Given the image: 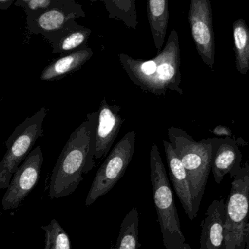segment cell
<instances>
[{"label":"cell","mask_w":249,"mask_h":249,"mask_svg":"<svg viewBox=\"0 0 249 249\" xmlns=\"http://www.w3.org/2000/svg\"><path fill=\"white\" fill-rule=\"evenodd\" d=\"M98 112H91L70 135L53 168L48 196L61 198L73 194L95 166Z\"/></svg>","instance_id":"1"},{"label":"cell","mask_w":249,"mask_h":249,"mask_svg":"<svg viewBox=\"0 0 249 249\" xmlns=\"http://www.w3.org/2000/svg\"><path fill=\"white\" fill-rule=\"evenodd\" d=\"M129 78L143 91L155 96H165L168 91L183 95L181 84V50L179 37L171 31L165 48L150 60L135 59L127 54L118 55Z\"/></svg>","instance_id":"2"},{"label":"cell","mask_w":249,"mask_h":249,"mask_svg":"<svg viewBox=\"0 0 249 249\" xmlns=\"http://www.w3.org/2000/svg\"><path fill=\"white\" fill-rule=\"evenodd\" d=\"M168 135L187 172L197 216L212 168L213 146L211 138L197 142L186 130L175 127L168 128Z\"/></svg>","instance_id":"3"},{"label":"cell","mask_w":249,"mask_h":249,"mask_svg":"<svg viewBox=\"0 0 249 249\" xmlns=\"http://www.w3.org/2000/svg\"><path fill=\"white\" fill-rule=\"evenodd\" d=\"M231 191L226 203L223 249H246L249 222V165L230 174Z\"/></svg>","instance_id":"4"},{"label":"cell","mask_w":249,"mask_h":249,"mask_svg":"<svg viewBox=\"0 0 249 249\" xmlns=\"http://www.w3.org/2000/svg\"><path fill=\"white\" fill-rule=\"evenodd\" d=\"M45 107L26 118L19 124L5 142V154L0 162V189L8 187L13 174L32 152L38 138L43 135V122L47 116Z\"/></svg>","instance_id":"5"},{"label":"cell","mask_w":249,"mask_h":249,"mask_svg":"<svg viewBox=\"0 0 249 249\" xmlns=\"http://www.w3.org/2000/svg\"><path fill=\"white\" fill-rule=\"evenodd\" d=\"M136 133H126L101 165L92 181L86 199V206L109 193L127 171L135 149Z\"/></svg>","instance_id":"6"},{"label":"cell","mask_w":249,"mask_h":249,"mask_svg":"<svg viewBox=\"0 0 249 249\" xmlns=\"http://www.w3.org/2000/svg\"><path fill=\"white\" fill-rule=\"evenodd\" d=\"M85 16L81 4L75 0H61L48 10L26 16V25L29 32L42 35L52 44L65 29L77 24L76 19Z\"/></svg>","instance_id":"7"},{"label":"cell","mask_w":249,"mask_h":249,"mask_svg":"<svg viewBox=\"0 0 249 249\" xmlns=\"http://www.w3.org/2000/svg\"><path fill=\"white\" fill-rule=\"evenodd\" d=\"M188 20L200 58L206 66L214 70L215 34L210 0H190Z\"/></svg>","instance_id":"8"},{"label":"cell","mask_w":249,"mask_h":249,"mask_svg":"<svg viewBox=\"0 0 249 249\" xmlns=\"http://www.w3.org/2000/svg\"><path fill=\"white\" fill-rule=\"evenodd\" d=\"M43 160L42 149L38 146L20 164L3 196L1 204L4 210L16 209L35 188L40 178Z\"/></svg>","instance_id":"9"},{"label":"cell","mask_w":249,"mask_h":249,"mask_svg":"<svg viewBox=\"0 0 249 249\" xmlns=\"http://www.w3.org/2000/svg\"><path fill=\"white\" fill-rule=\"evenodd\" d=\"M121 109L118 105H110L105 98L101 102L96 131V160L108 155L118 136L124 123L119 114Z\"/></svg>","instance_id":"10"},{"label":"cell","mask_w":249,"mask_h":249,"mask_svg":"<svg viewBox=\"0 0 249 249\" xmlns=\"http://www.w3.org/2000/svg\"><path fill=\"white\" fill-rule=\"evenodd\" d=\"M213 146L212 171L216 184H221L225 176L241 168L243 155L238 142L232 137L211 138Z\"/></svg>","instance_id":"11"},{"label":"cell","mask_w":249,"mask_h":249,"mask_svg":"<svg viewBox=\"0 0 249 249\" xmlns=\"http://www.w3.org/2000/svg\"><path fill=\"white\" fill-rule=\"evenodd\" d=\"M163 145L169 168L170 179L189 219L194 220L196 215L190 183L185 168L171 142L163 140Z\"/></svg>","instance_id":"12"},{"label":"cell","mask_w":249,"mask_h":249,"mask_svg":"<svg viewBox=\"0 0 249 249\" xmlns=\"http://www.w3.org/2000/svg\"><path fill=\"white\" fill-rule=\"evenodd\" d=\"M226 203L215 200L209 206L202 225L200 249H223Z\"/></svg>","instance_id":"13"},{"label":"cell","mask_w":249,"mask_h":249,"mask_svg":"<svg viewBox=\"0 0 249 249\" xmlns=\"http://www.w3.org/2000/svg\"><path fill=\"white\" fill-rule=\"evenodd\" d=\"M93 55L92 48L87 46L67 54L47 66L41 74L40 80L53 81L62 78L80 70Z\"/></svg>","instance_id":"14"},{"label":"cell","mask_w":249,"mask_h":249,"mask_svg":"<svg viewBox=\"0 0 249 249\" xmlns=\"http://www.w3.org/2000/svg\"><path fill=\"white\" fill-rule=\"evenodd\" d=\"M147 17L157 54L162 51L169 22L168 0H146Z\"/></svg>","instance_id":"15"},{"label":"cell","mask_w":249,"mask_h":249,"mask_svg":"<svg viewBox=\"0 0 249 249\" xmlns=\"http://www.w3.org/2000/svg\"><path fill=\"white\" fill-rule=\"evenodd\" d=\"M91 34L90 29L78 23L65 29L57 40L51 44L53 53L68 54L86 47Z\"/></svg>","instance_id":"16"},{"label":"cell","mask_w":249,"mask_h":249,"mask_svg":"<svg viewBox=\"0 0 249 249\" xmlns=\"http://www.w3.org/2000/svg\"><path fill=\"white\" fill-rule=\"evenodd\" d=\"M232 32L236 69L240 74L246 75L249 70V28L244 19L234 22Z\"/></svg>","instance_id":"17"},{"label":"cell","mask_w":249,"mask_h":249,"mask_svg":"<svg viewBox=\"0 0 249 249\" xmlns=\"http://www.w3.org/2000/svg\"><path fill=\"white\" fill-rule=\"evenodd\" d=\"M139 215L134 207L121 222L119 235L112 249H139Z\"/></svg>","instance_id":"18"},{"label":"cell","mask_w":249,"mask_h":249,"mask_svg":"<svg viewBox=\"0 0 249 249\" xmlns=\"http://www.w3.org/2000/svg\"><path fill=\"white\" fill-rule=\"evenodd\" d=\"M108 13L109 18L120 20L127 28L137 29L136 0H102Z\"/></svg>","instance_id":"19"},{"label":"cell","mask_w":249,"mask_h":249,"mask_svg":"<svg viewBox=\"0 0 249 249\" xmlns=\"http://www.w3.org/2000/svg\"><path fill=\"white\" fill-rule=\"evenodd\" d=\"M42 229L49 239L50 249H71L68 235L56 219H52L47 226H42Z\"/></svg>","instance_id":"20"},{"label":"cell","mask_w":249,"mask_h":249,"mask_svg":"<svg viewBox=\"0 0 249 249\" xmlns=\"http://www.w3.org/2000/svg\"><path fill=\"white\" fill-rule=\"evenodd\" d=\"M61 0H16L14 5L23 9L26 16L37 14L54 7Z\"/></svg>","instance_id":"21"},{"label":"cell","mask_w":249,"mask_h":249,"mask_svg":"<svg viewBox=\"0 0 249 249\" xmlns=\"http://www.w3.org/2000/svg\"><path fill=\"white\" fill-rule=\"evenodd\" d=\"M213 133L216 136H224V137H232V133L230 129L223 125H219L213 130Z\"/></svg>","instance_id":"22"},{"label":"cell","mask_w":249,"mask_h":249,"mask_svg":"<svg viewBox=\"0 0 249 249\" xmlns=\"http://www.w3.org/2000/svg\"><path fill=\"white\" fill-rule=\"evenodd\" d=\"M16 0H0V10H7L9 7L14 4Z\"/></svg>","instance_id":"23"},{"label":"cell","mask_w":249,"mask_h":249,"mask_svg":"<svg viewBox=\"0 0 249 249\" xmlns=\"http://www.w3.org/2000/svg\"><path fill=\"white\" fill-rule=\"evenodd\" d=\"M246 241H247L246 249H249V222L248 224V227H247V237H246Z\"/></svg>","instance_id":"24"},{"label":"cell","mask_w":249,"mask_h":249,"mask_svg":"<svg viewBox=\"0 0 249 249\" xmlns=\"http://www.w3.org/2000/svg\"><path fill=\"white\" fill-rule=\"evenodd\" d=\"M44 249H50V241L47 237H45V246Z\"/></svg>","instance_id":"25"},{"label":"cell","mask_w":249,"mask_h":249,"mask_svg":"<svg viewBox=\"0 0 249 249\" xmlns=\"http://www.w3.org/2000/svg\"><path fill=\"white\" fill-rule=\"evenodd\" d=\"M86 1H91V2H96V1H102V0H86Z\"/></svg>","instance_id":"26"}]
</instances>
